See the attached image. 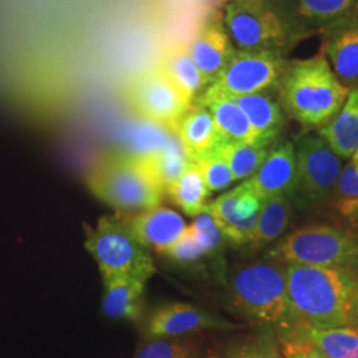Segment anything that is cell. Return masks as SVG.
I'll use <instances>...</instances> for the list:
<instances>
[{
  "label": "cell",
  "mask_w": 358,
  "mask_h": 358,
  "mask_svg": "<svg viewBox=\"0 0 358 358\" xmlns=\"http://www.w3.org/2000/svg\"><path fill=\"white\" fill-rule=\"evenodd\" d=\"M263 201L243 182L207 205L223 236L235 244L250 243Z\"/></svg>",
  "instance_id": "obj_11"
},
{
  "label": "cell",
  "mask_w": 358,
  "mask_h": 358,
  "mask_svg": "<svg viewBox=\"0 0 358 358\" xmlns=\"http://www.w3.org/2000/svg\"><path fill=\"white\" fill-rule=\"evenodd\" d=\"M189 227L196 243L201 245L206 254L217 250L222 242L223 234L208 211H203L196 215Z\"/></svg>",
  "instance_id": "obj_33"
},
{
  "label": "cell",
  "mask_w": 358,
  "mask_h": 358,
  "mask_svg": "<svg viewBox=\"0 0 358 358\" xmlns=\"http://www.w3.org/2000/svg\"><path fill=\"white\" fill-rule=\"evenodd\" d=\"M285 337L316 346L331 358H358V331L350 327L315 328L296 325Z\"/></svg>",
  "instance_id": "obj_20"
},
{
  "label": "cell",
  "mask_w": 358,
  "mask_h": 358,
  "mask_svg": "<svg viewBox=\"0 0 358 358\" xmlns=\"http://www.w3.org/2000/svg\"><path fill=\"white\" fill-rule=\"evenodd\" d=\"M278 85L284 110L306 128H324L350 92L334 76L322 52L287 63Z\"/></svg>",
  "instance_id": "obj_2"
},
{
  "label": "cell",
  "mask_w": 358,
  "mask_h": 358,
  "mask_svg": "<svg viewBox=\"0 0 358 358\" xmlns=\"http://www.w3.org/2000/svg\"><path fill=\"white\" fill-rule=\"evenodd\" d=\"M236 325L211 316L201 308L176 303L158 308L146 325V337L171 338L205 329H226Z\"/></svg>",
  "instance_id": "obj_12"
},
{
  "label": "cell",
  "mask_w": 358,
  "mask_h": 358,
  "mask_svg": "<svg viewBox=\"0 0 358 358\" xmlns=\"http://www.w3.org/2000/svg\"><path fill=\"white\" fill-rule=\"evenodd\" d=\"M173 129L142 120L127 131V142L131 149V155L148 157L158 153L166 143Z\"/></svg>",
  "instance_id": "obj_28"
},
{
  "label": "cell",
  "mask_w": 358,
  "mask_h": 358,
  "mask_svg": "<svg viewBox=\"0 0 358 358\" xmlns=\"http://www.w3.org/2000/svg\"><path fill=\"white\" fill-rule=\"evenodd\" d=\"M322 53L345 88H358V27L353 11L329 26Z\"/></svg>",
  "instance_id": "obj_13"
},
{
  "label": "cell",
  "mask_w": 358,
  "mask_h": 358,
  "mask_svg": "<svg viewBox=\"0 0 358 358\" xmlns=\"http://www.w3.org/2000/svg\"><path fill=\"white\" fill-rule=\"evenodd\" d=\"M282 263L343 269L358 278V232L332 226H309L294 231L271 252Z\"/></svg>",
  "instance_id": "obj_6"
},
{
  "label": "cell",
  "mask_w": 358,
  "mask_h": 358,
  "mask_svg": "<svg viewBox=\"0 0 358 358\" xmlns=\"http://www.w3.org/2000/svg\"><path fill=\"white\" fill-rule=\"evenodd\" d=\"M296 178V153L291 142H282L269 152L264 162L247 180V186L264 201L275 195L289 196Z\"/></svg>",
  "instance_id": "obj_15"
},
{
  "label": "cell",
  "mask_w": 358,
  "mask_h": 358,
  "mask_svg": "<svg viewBox=\"0 0 358 358\" xmlns=\"http://www.w3.org/2000/svg\"><path fill=\"white\" fill-rule=\"evenodd\" d=\"M162 69L187 103H192L195 94L207 85L205 77L202 76L187 50L171 52Z\"/></svg>",
  "instance_id": "obj_26"
},
{
  "label": "cell",
  "mask_w": 358,
  "mask_h": 358,
  "mask_svg": "<svg viewBox=\"0 0 358 358\" xmlns=\"http://www.w3.org/2000/svg\"><path fill=\"white\" fill-rule=\"evenodd\" d=\"M357 0H294L297 13L316 24L338 22L353 11Z\"/></svg>",
  "instance_id": "obj_29"
},
{
  "label": "cell",
  "mask_w": 358,
  "mask_h": 358,
  "mask_svg": "<svg viewBox=\"0 0 358 358\" xmlns=\"http://www.w3.org/2000/svg\"><path fill=\"white\" fill-rule=\"evenodd\" d=\"M353 13H355V17H356V23H357L358 27V0L357 3H356V6H355V10H353Z\"/></svg>",
  "instance_id": "obj_39"
},
{
  "label": "cell",
  "mask_w": 358,
  "mask_h": 358,
  "mask_svg": "<svg viewBox=\"0 0 358 358\" xmlns=\"http://www.w3.org/2000/svg\"><path fill=\"white\" fill-rule=\"evenodd\" d=\"M215 149L230 167L235 180L255 174L269 153L267 148L244 142H219Z\"/></svg>",
  "instance_id": "obj_27"
},
{
  "label": "cell",
  "mask_w": 358,
  "mask_h": 358,
  "mask_svg": "<svg viewBox=\"0 0 358 358\" xmlns=\"http://www.w3.org/2000/svg\"><path fill=\"white\" fill-rule=\"evenodd\" d=\"M177 131L190 162L213 152L220 142L210 112L198 103H192L186 113L182 115Z\"/></svg>",
  "instance_id": "obj_19"
},
{
  "label": "cell",
  "mask_w": 358,
  "mask_h": 358,
  "mask_svg": "<svg viewBox=\"0 0 358 358\" xmlns=\"http://www.w3.org/2000/svg\"><path fill=\"white\" fill-rule=\"evenodd\" d=\"M165 194L186 215L196 217L205 211L210 192L199 169L190 162L180 178L169 186Z\"/></svg>",
  "instance_id": "obj_24"
},
{
  "label": "cell",
  "mask_w": 358,
  "mask_h": 358,
  "mask_svg": "<svg viewBox=\"0 0 358 358\" xmlns=\"http://www.w3.org/2000/svg\"><path fill=\"white\" fill-rule=\"evenodd\" d=\"M285 329L296 325L315 328L350 327L352 299L358 278L343 269L285 264Z\"/></svg>",
  "instance_id": "obj_1"
},
{
  "label": "cell",
  "mask_w": 358,
  "mask_h": 358,
  "mask_svg": "<svg viewBox=\"0 0 358 358\" xmlns=\"http://www.w3.org/2000/svg\"><path fill=\"white\" fill-rule=\"evenodd\" d=\"M230 100L236 103L247 115L257 134L259 145L268 148L284 127V115L280 103H276L271 96L263 92L231 97Z\"/></svg>",
  "instance_id": "obj_18"
},
{
  "label": "cell",
  "mask_w": 358,
  "mask_h": 358,
  "mask_svg": "<svg viewBox=\"0 0 358 358\" xmlns=\"http://www.w3.org/2000/svg\"><path fill=\"white\" fill-rule=\"evenodd\" d=\"M292 215L289 196L275 195L263 201L255 231L250 241L251 247L260 248L275 242L287 230Z\"/></svg>",
  "instance_id": "obj_23"
},
{
  "label": "cell",
  "mask_w": 358,
  "mask_h": 358,
  "mask_svg": "<svg viewBox=\"0 0 358 358\" xmlns=\"http://www.w3.org/2000/svg\"><path fill=\"white\" fill-rule=\"evenodd\" d=\"M350 328H355L358 331V279L353 292L352 299V312H350Z\"/></svg>",
  "instance_id": "obj_38"
},
{
  "label": "cell",
  "mask_w": 358,
  "mask_h": 358,
  "mask_svg": "<svg viewBox=\"0 0 358 358\" xmlns=\"http://www.w3.org/2000/svg\"><path fill=\"white\" fill-rule=\"evenodd\" d=\"M125 220L134 239L148 250L153 248L159 255L176 243L187 229L185 219L177 211L161 206L125 215Z\"/></svg>",
  "instance_id": "obj_14"
},
{
  "label": "cell",
  "mask_w": 358,
  "mask_h": 358,
  "mask_svg": "<svg viewBox=\"0 0 358 358\" xmlns=\"http://www.w3.org/2000/svg\"><path fill=\"white\" fill-rule=\"evenodd\" d=\"M134 358H195V352L183 340L152 338L137 348Z\"/></svg>",
  "instance_id": "obj_31"
},
{
  "label": "cell",
  "mask_w": 358,
  "mask_h": 358,
  "mask_svg": "<svg viewBox=\"0 0 358 358\" xmlns=\"http://www.w3.org/2000/svg\"><path fill=\"white\" fill-rule=\"evenodd\" d=\"M321 138L340 158H350L358 150V88L348 94L338 113L319 130Z\"/></svg>",
  "instance_id": "obj_21"
},
{
  "label": "cell",
  "mask_w": 358,
  "mask_h": 358,
  "mask_svg": "<svg viewBox=\"0 0 358 358\" xmlns=\"http://www.w3.org/2000/svg\"><path fill=\"white\" fill-rule=\"evenodd\" d=\"M85 231V248L97 262L103 280L131 278L146 282L155 272L153 257L134 239L124 214L100 217L94 229Z\"/></svg>",
  "instance_id": "obj_5"
},
{
  "label": "cell",
  "mask_w": 358,
  "mask_h": 358,
  "mask_svg": "<svg viewBox=\"0 0 358 358\" xmlns=\"http://www.w3.org/2000/svg\"><path fill=\"white\" fill-rule=\"evenodd\" d=\"M224 29L239 51L282 53L292 35L288 17L269 0H231L224 8Z\"/></svg>",
  "instance_id": "obj_7"
},
{
  "label": "cell",
  "mask_w": 358,
  "mask_h": 358,
  "mask_svg": "<svg viewBox=\"0 0 358 358\" xmlns=\"http://www.w3.org/2000/svg\"><path fill=\"white\" fill-rule=\"evenodd\" d=\"M296 178L289 198L301 207L315 205L329 195L341 173V158L320 134L301 136L294 148Z\"/></svg>",
  "instance_id": "obj_8"
},
{
  "label": "cell",
  "mask_w": 358,
  "mask_h": 358,
  "mask_svg": "<svg viewBox=\"0 0 358 358\" xmlns=\"http://www.w3.org/2000/svg\"><path fill=\"white\" fill-rule=\"evenodd\" d=\"M146 158L164 190L176 183L190 164L177 129L171 130L166 143L158 153L148 155Z\"/></svg>",
  "instance_id": "obj_25"
},
{
  "label": "cell",
  "mask_w": 358,
  "mask_h": 358,
  "mask_svg": "<svg viewBox=\"0 0 358 358\" xmlns=\"http://www.w3.org/2000/svg\"><path fill=\"white\" fill-rule=\"evenodd\" d=\"M194 164L199 169L210 192L224 190L232 182H235L230 167L227 166L222 155L217 153V149L195 159Z\"/></svg>",
  "instance_id": "obj_30"
},
{
  "label": "cell",
  "mask_w": 358,
  "mask_h": 358,
  "mask_svg": "<svg viewBox=\"0 0 358 358\" xmlns=\"http://www.w3.org/2000/svg\"><path fill=\"white\" fill-rule=\"evenodd\" d=\"M282 349L285 358H331L316 346L289 337H284Z\"/></svg>",
  "instance_id": "obj_36"
},
{
  "label": "cell",
  "mask_w": 358,
  "mask_h": 358,
  "mask_svg": "<svg viewBox=\"0 0 358 358\" xmlns=\"http://www.w3.org/2000/svg\"><path fill=\"white\" fill-rule=\"evenodd\" d=\"M103 312L109 319L137 321L141 319L145 282L131 278L103 280Z\"/></svg>",
  "instance_id": "obj_22"
},
{
  "label": "cell",
  "mask_w": 358,
  "mask_h": 358,
  "mask_svg": "<svg viewBox=\"0 0 358 358\" xmlns=\"http://www.w3.org/2000/svg\"><path fill=\"white\" fill-rule=\"evenodd\" d=\"M334 190L338 201L358 198V165L353 158H350L349 164L341 169Z\"/></svg>",
  "instance_id": "obj_35"
},
{
  "label": "cell",
  "mask_w": 358,
  "mask_h": 358,
  "mask_svg": "<svg viewBox=\"0 0 358 358\" xmlns=\"http://www.w3.org/2000/svg\"><path fill=\"white\" fill-rule=\"evenodd\" d=\"M187 51L207 84L214 81L236 52L224 27L219 23L207 24L192 40Z\"/></svg>",
  "instance_id": "obj_16"
},
{
  "label": "cell",
  "mask_w": 358,
  "mask_h": 358,
  "mask_svg": "<svg viewBox=\"0 0 358 358\" xmlns=\"http://www.w3.org/2000/svg\"><path fill=\"white\" fill-rule=\"evenodd\" d=\"M196 103L210 112L220 142H244L260 146L247 115L232 100L203 93Z\"/></svg>",
  "instance_id": "obj_17"
},
{
  "label": "cell",
  "mask_w": 358,
  "mask_h": 358,
  "mask_svg": "<svg viewBox=\"0 0 358 358\" xmlns=\"http://www.w3.org/2000/svg\"><path fill=\"white\" fill-rule=\"evenodd\" d=\"M230 358H285L279 343L269 334L252 338L229 352Z\"/></svg>",
  "instance_id": "obj_32"
},
{
  "label": "cell",
  "mask_w": 358,
  "mask_h": 358,
  "mask_svg": "<svg viewBox=\"0 0 358 358\" xmlns=\"http://www.w3.org/2000/svg\"><path fill=\"white\" fill-rule=\"evenodd\" d=\"M162 255L179 263H192L199 260L207 254L201 248V245L196 243L190 227L187 226V229L182 234L178 241L171 247H169Z\"/></svg>",
  "instance_id": "obj_34"
},
{
  "label": "cell",
  "mask_w": 358,
  "mask_h": 358,
  "mask_svg": "<svg viewBox=\"0 0 358 358\" xmlns=\"http://www.w3.org/2000/svg\"><path fill=\"white\" fill-rule=\"evenodd\" d=\"M285 65L280 52L236 51L205 93L231 99L264 92L278 85Z\"/></svg>",
  "instance_id": "obj_9"
},
{
  "label": "cell",
  "mask_w": 358,
  "mask_h": 358,
  "mask_svg": "<svg viewBox=\"0 0 358 358\" xmlns=\"http://www.w3.org/2000/svg\"><path fill=\"white\" fill-rule=\"evenodd\" d=\"M90 192L118 214H137L158 207L165 190L146 157L131 154L101 159L88 174Z\"/></svg>",
  "instance_id": "obj_3"
},
{
  "label": "cell",
  "mask_w": 358,
  "mask_h": 358,
  "mask_svg": "<svg viewBox=\"0 0 358 358\" xmlns=\"http://www.w3.org/2000/svg\"><path fill=\"white\" fill-rule=\"evenodd\" d=\"M129 100L142 120L170 129H177L179 120L192 106L162 68L137 78L129 92Z\"/></svg>",
  "instance_id": "obj_10"
},
{
  "label": "cell",
  "mask_w": 358,
  "mask_h": 358,
  "mask_svg": "<svg viewBox=\"0 0 358 358\" xmlns=\"http://www.w3.org/2000/svg\"><path fill=\"white\" fill-rule=\"evenodd\" d=\"M336 208L338 214L344 217L350 230L358 232V198L355 199H340L337 201Z\"/></svg>",
  "instance_id": "obj_37"
},
{
  "label": "cell",
  "mask_w": 358,
  "mask_h": 358,
  "mask_svg": "<svg viewBox=\"0 0 358 358\" xmlns=\"http://www.w3.org/2000/svg\"><path fill=\"white\" fill-rule=\"evenodd\" d=\"M350 158H353V159H355V161H356V162H357V165H358V150H357V152H356V153L353 154V155H352V157H350Z\"/></svg>",
  "instance_id": "obj_40"
},
{
  "label": "cell",
  "mask_w": 358,
  "mask_h": 358,
  "mask_svg": "<svg viewBox=\"0 0 358 358\" xmlns=\"http://www.w3.org/2000/svg\"><path fill=\"white\" fill-rule=\"evenodd\" d=\"M231 296L247 317L287 327V278L280 260L269 256L241 266L231 278Z\"/></svg>",
  "instance_id": "obj_4"
}]
</instances>
